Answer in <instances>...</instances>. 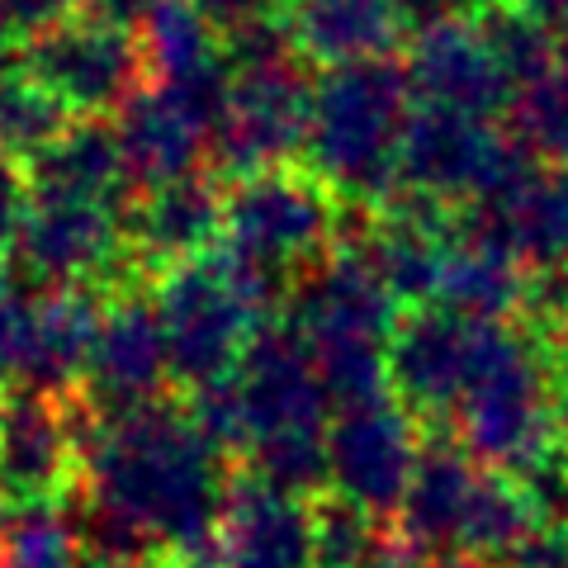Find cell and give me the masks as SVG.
Returning a JSON list of instances; mask_svg holds the SVG:
<instances>
[{
	"label": "cell",
	"mask_w": 568,
	"mask_h": 568,
	"mask_svg": "<svg viewBox=\"0 0 568 568\" xmlns=\"http://www.w3.org/2000/svg\"><path fill=\"white\" fill-rule=\"evenodd\" d=\"M517 14H526L530 24H540L545 33H559L568 29V0H503Z\"/></svg>",
	"instance_id": "obj_37"
},
{
	"label": "cell",
	"mask_w": 568,
	"mask_h": 568,
	"mask_svg": "<svg viewBox=\"0 0 568 568\" xmlns=\"http://www.w3.org/2000/svg\"><path fill=\"white\" fill-rule=\"evenodd\" d=\"M284 14L298 58L323 71L384 62L413 33L398 0H284Z\"/></svg>",
	"instance_id": "obj_22"
},
{
	"label": "cell",
	"mask_w": 568,
	"mask_h": 568,
	"mask_svg": "<svg viewBox=\"0 0 568 568\" xmlns=\"http://www.w3.org/2000/svg\"><path fill=\"white\" fill-rule=\"evenodd\" d=\"M545 346H549V361H555V375H559V388H568V323L555 327L545 336Z\"/></svg>",
	"instance_id": "obj_39"
},
{
	"label": "cell",
	"mask_w": 568,
	"mask_h": 568,
	"mask_svg": "<svg viewBox=\"0 0 568 568\" xmlns=\"http://www.w3.org/2000/svg\"><path fill=\"white\" fill-rule=\"evenodd\" d=\"M407 24H436V20H478V14H488L493 6H503V0H398Z\"/></svg>",
	"instance_id": "obj_35"
},
{
	"label": "cell",
	"mask_w": 568,
	"mask_h": 568,
	"mask_svg": "<svg viewBox=\"0 0 568 568\" xmlns=\"http://www.w3.org/2000/svg\"><path fill=\"white\" fill-rule=\"evenodd\" d=\"M24 77V39L14 33V24L0 14V85Z\"/></svg>",
	"instance_id": "obj_38"
},
{
	"label": "cell",
	"mask_w": 568,
	"mask_h": 568,
	"mask_svg": "<svg viewBox=\"0 0 568 568\" xmlns=\"http://www.w3.org/2000/svg\"><path fill=\"white\" fill-rule=\"evenodd\" d=\"M10 521H14V507H10V497L0 493V549H6V540H10Z\"/></svg>",
	"instance_id": "obj_42"
},
{
	"label": "cell",
	"mask_w": 568,
	"mask_h": 568,
	"mask_svg": "<svg viewBox=\"0 0 568 568\" xmlns=\"http://www.w3.org/2000/svg\"><path fill=\"white\" fill-rule=\"evenodd\" d=\"M152 304L166 332V355H171V379L194 394L204 384L227 379L242 365L246 346L256 342L261 327L275 317L265 313L246 284L233 275V265L213 246L209 256L171 265L152 280Z\"/></svg>",
	"instance_id": "obj_4"
},
{
	"label": "cell",
	"mask_w": 568,
	"mask_h": 568,
	"mask_svg": "<svg viewBox=\"0 0 568 568\" xmlns=\"http://www.w3.org/2000/svg\"><path fill=\"white\" fill-rule=\"evenodd\" d=\"M71 123H77V114L33 77H14L0 85V152L14 162L33 166Z\"/></svg>",
	"instance_id": "obj_26"
},
{
	"label": "cell",
	"mask_w": 568,
	"mask_h": 568,
	"mask_svg": "<svg viewBox=\"0 0 568 568\" xmlns=\"http://www.w3.org/2000/svg\"><path fill=\"white\" fill-rule=\"evenodd\" d=\"M29 209H33L29 166L0 152V256H10V246H14V237H20Z\"/></svg>",
	"instance_id": "obj_31"
},
{
	"label": "cell",
	"mask_w": 568,
	"mask_h": 568,
	"mask_svg": "<svg viewBox=\"0 0 568 568\" xmlns=\"http://www.w3.org/2000/svg\"><path fill=\"white\" fill-rule=\"evenodd\" d=\"M85 568H166L162 559L156 564H114V559H85Z\"/></svg>",
	"instance_id": "obj_44"
},
{
	"label": "cell",
	"mask_w": 568,
	"mask_h": 568,
	"mask_svg": "<svg viewBox=\"0 0 568 568\" xmlns=\"http://www.w3.org/2000/svg\"><path fill=\"white\" fill-rule=\"evenodd\" d=\"M555 67L568 77V29H559V33H555Z\"/></svg>",
	"instance_id": "obj_43"
},
{
	"label": "cell",
	"mask_w": 568,
	"mask_h": 568,
	"mask_svg": "<svg viewBox=\"0 0 568 568\" xmlns=\"http://www.w3.org/2000/svg\"><path fill=\"white\" fill-rule=\"evenodd\" d=\"M388 526L336 493L313 497V568H369Z\"/></svg>",
	"instance_id": "obj_27"
},
{
	"label": "cell",
	"mask_w": 568,
	"mask_h": 568,
	"mask_svg": "<svg viewBox=\"0 0 568 568\" xmlns=\"http://www.w3.org/2000/svg\"><path fill=\"white\" fill-rule=\"evenodd\" d=\"M39 200H91L129 209L133 181L123 166L114 119H77L52 148L29 166Z\"/></svg>",
	"instance_id": "obj_23"
},
{
	"label": "cell",
	"mask_w": 568,
	"mask_h": 568,
	"mask_svg": "<svg viewBox=\"0 0 568 568\" xmlns=\"http://www.w3.org/2000/svg\"><path fill=\"white\" fill-rule=\"evenodd\" d=\"M526 280L530 271L521 265V256L493 227L459 213L455 237L446 246V265H440L436 308H450L459 317H469V323L507 327L521 317Z\"/></svg>",
	"instance_id": "obj_21"
},
{
	"label": "cell",
	"mask_w": 568,
	"mask_h": 568,
	"mask_svg": "<svg viewBox=\"0 0 568 568\" xmlns=\"http://www.w3.org/2000/svg\"><path fill=\"white\" fill-rule=\"evenodd\" d=\"M484 465L459 446L455 432H426L413 488L398 507V536L426 559L465 555V530L474 517V497L484 488Z\"/></svg>",
	"instance_id": "obj_17"
},
{
	"label": "cell",
	"mask_w": 568,
	"mask_h": 568,
	"mask_svg": "<svg viewBox=\"0 0 568 568\" xmlns=\"http://www.w3.org/2000/svg\"><path fill=\"white\" fill-rule=\"evenodd\" d=\"M33 298L39 294L24 290V280L10 271V256H0V384H14Z\"/></svg>",
	"instance_id": "obj_30"
},
{
	"label": "cell",
	"mask_w": 568,
	"mask_h": 568,
	"mask_svg": "<svg viewBox=\"0 0 568 568\" xmlns=\"http://www.w3.org/2000/svg\"><path fill=\"white\" fill-rule=\"evenodd\" d=\"M465 213L493 227L521 256L526 271L568 265V166H536L511 194Z\"/></svg>",
	"instance_id": "obj_24"
},
{
	"label": "cell",
	"mask_w": 568,
	"mask_h": 568,
	"mask_svg": "<svg viewBox=\"0 0 568 568\" xmlns=\"http://www.w3.org/2000/svg\"><path fill=\"white\" fill-rule=\"evenodd\" d=\"M536 166L540 162H530L497 119L417 104L403 138L398 190H413L422 200L465 213L474 204H493L511 194Z\"/></svg>",
	"instance_id": "obj_6"
},
{
	"label": "cell",
	"mask_w": 568,
	"mask_h": 568,
	"mask_svg": "<svg viewBox=\"0 0 568 568\" xmlns=\"http://www.w3.org/2000/svg\"><path fill=\"white\" fill-rule=\"evenodd\" d=\"M342 237V200L308 171H261L227 185L223 246L265 275L294 284Z\"/></svg>",
	"instance_id": "obj_5"
},
{
	"label": "cell",
	"mask_w": 568,
	"mask_h": 568,
	"mask_svg": "<svg viewBox=\"0 0 568 568\" xmlns=\"http://www.w3.org/2000/svg\"><path fill=\"white\" fill-rule=\"evenodd\" d=\"M233 388L246 417V450L275 436L327 432L332 426L327 422L332 407L323 384H317L313 351L290 317H275L271 327L256 332V342L246 346L242 365L233 369Z\"/></svg>",
	"instance_id": "obj_13"
},
{
	"label": "cell",
	"mask_w": 568,
	"mask_h": 568,
	"mask_svg": "<svg viewBox=\"0 0 568 568\" xmlns=\"http://www.w3.org/2000/svg\"><path fill=\"white\" fill-rule=\"evenodd\" d=\"M156 6H162V0H81V14H91L100 24L142 33V24L156 14Z\"/></svg>",
	"instance_id": "obj_36"
},
{
	"label": "cell",
	"mask_w": 568,
	"mask_h": 568,
	"mask_svg": "<svg viewBox=\"0 0 568 568\" xmlns=\"http://www.w3.org/2000/svg\"><path fill=\"white\" fill-rule=\"evenodd\" d=\"M0 14H6V20L14 24V33L29 43V39H39V33H48V29L77 20L81 0H0Z\"/></svg>",
	"instance_id": "obj_32"
},
{
	"label": "cell",
	"mask_w": 568,
	"mask_h": 568,
	"mask_svg": "<svg viewBox=\"0 0 568 568\" xmlns=\"http://www.w3.org/2000/svg\"><path fill=\"white\" fill-rule=\"evenodd\" d=\"M488 323L450 308H413L388 336V394L422 422V432H450L469 379L488 346Z\"/></svg>",
	"instance_id": "obj_9"
},
{
	"label": "cell",
	"mask_w": 568,
	"mask_h": 568,
	"mask_svg": "<svg viewBox=\"0 0 568 568\" xmlns=\"http://www.w3.org/2000/svg\"><path fill=\"white\" fill-rule=\"evenodd\" d=\"M559 394L545 336L530 327L521 332L517 323L493 327L450 432L484 469L521 478L559 446Z\"/></svg>",
	"instance_id": "obj_3"
},
{
	"label": "cell",
	"mask_w": 568,
	"mask_h": 568,
	"mask_svg": "<svg viewBox=\"0 0 568 568\" xmlns=\"http://www.w3.org/2000/svg\"><path fill=\"white\" fill-rule=\"evenodd\" d=\"M497 568H568V526H536Z\"/></svg>",
	"instance_id": "obj_33"
},
{
	"label": "cell",
	"mask_w": 568,
	"mask_h": 568,
	"mask_svg": "<svg viewBox=\"0 0 568 568\" xmlns=\"http://www.w3.org/2000/svg\"><path fill=\"white\" fill-rule=\"evenodd\" d=\"M213 123H219L213 104L148 81V91H138L114 114V133H119L133 194L209 171Z\"/></svg>",
	"instance_id": "obj_15"
},
{
	"label": "cell",
	"mask_w": 568,
	"mask_h": 568,
	"mask_svg": "<svg viewBox=\"0 0 568 568\" xmlns=\"http://www.w3.org/2000/svg\"><path fill=\"white\" fill-rule=\"evenodd\" d=\"M422 446H426L422 422L394 398L336 413L327 426L332 493L355 507H365L369 517H379V521L398 517L403 497L413 488Z\"/></svg>",
	"instance_id": "obj_11"
},
{
	"label": "cell",
	"mask_w": 568,
	"mask_h": 568,
	"mask_svg": "<svg viewBox=\"0 0 568 568\" xmlns=\"http://www.w3.org/2000/svg\"><path fill=\"white\" fill-rule=\"evenodd\" d=\"M422 568H488V564H478V559H465V555H446V559H426Z\"/></svg>",
	"instance_id": "obj_41"
},
{
	"label": "cell",
	"mask_w": 568,
	"mask_h": 568,
	"mask_svg": "<svg viewBox=\"0 0 568 568\" xmlns=\"http://www.w3.org/2000/svg\"><path fill=\"white\" fill-rule=\"evenodd\" d=\"M81 407L29 388L0 394V493L10 507H58L81 493Z\"/></svg>",
	"instance_id": "obj_10"
},
{
	"label": "cell",
	"mask_w": 568,
	"mask_h": 568,
	"mask_svg": "<svg viewBox=\"0 0 568 568\" xmlns=\"http://www.w3.org/2000/svg\"><path fill=\"white\" fill-rule=\"evenodd\" d=\"M219 540L227 568H313V503L233 474Z\"/></svg>",
	"instance_id": "obj_20"
},
{
	"label": "cell",
	"mask_w": 568,
	"mask_h": 568,
	"mask_svg": "<svg viewBox=\"0 0 568 568\" xmlns=\"http://www.w3.org/2000/svg\"><path fill=\"white\" fill-rule=\"evenodd\" d=\"M0 568H85L71 503L20 507L10 521V540L0 549Z\"/></svg>",
	"instance_id": "obj_28"
},
{
	"label": "cell",
	"mask_w": 568,
	"mask_h": 568,
	"mask_svg": "<svg viewBox=\"0 0 568 568\" xmlns=\"http://www.w3.org/2000/svg\"><path fill=\"white\" fill-rule=\"evenodd\" d=\"M77 407L85 497L138 517L166 555L219 530L233 474H227V455L213 450L190 422L185 403L162 398L119 417H100L81 398Z\"/></svg>",
	"instance_id": "obj_1"
},
{
	"label": "cell",
	"mask_w": 568,
	"mask_h": 568,
	"mask_svg": "<svg viewBox=\"0 0 568 568\" xmlns=\"http://www.w3.org/2000/svg\"><path fill=\"white\" fill-rule=\"evenodd\" d=\"M24 77L58 95L77 119H114L138 91H148V58L138 33L77 14L24 43Z\"/></svg>",
	"instance_id": "obj_8"
},
{
	"label": "cell",
	"mask_w": 568,
	"mask_h": 568,
	"mask_svg": "<svg viewBox=\"0 0 568 568\" xmlns=\"http://www.w3.org/2000/svg\"><path fill=\"white\" fill-rule=\"evenodd\" d=\"M171 355L166 332L156 317L152 290H119L104 294V317L95 336V355L81 384V403L100 417L138 413L148 403L171 398Z\"/></svg>",
	"instance_id": "obj_12"
},
{
	"label": "cell",
	"mask_w": 568,
	"mask_h": 568,
	"mask_svg": "<svg viewBox=\"0 0 568 568\" xmlns=\"http://www.w3.org/2000/svg\"><path fill=\"white\" fill-rule=\"evenodd\" d=\"M555 436H559V450L568 455V388L559 394V417H555Z\"/></svg>",
	"instance_id": "obj_40"
},
{
	"label": "cell",
	"mask_w": 568,
	"mask_h": 568,
	"mask_svg": "<svg viewBox=\"0 0 568 568\" xmlns=\"http://www.w3.org/2000/svg\"><path fill=\"white\" fill-rule=\"evenodd\" d=\"M284 317L304 332V342H388L403 308L361 256L336 246L294 280Z\"/></svg>",
	"instance_id": "obj_16"
},
{
	"label": "cell",
	"mask_w": 568,
	"mask_h": 568,
	"mask_svg": "<svg viewBox=\"0 0 568 568\" xmlns=\"http://www.w3.org/2000/svg\"><path fill=\"white\" fill-rule=\"evenodd\" d=\"M413 114V81L394 58L323 71L313 81L304 171L346 209H384L398 194L403 138Z\"/></svg>",
	"instance_id": "obj_2"
},
{
	"label": "cell",
	"mask_w": 568,
	"mask_h": 568,
	"mask_svg": "<svg viewBox=\"0 0 568 568\" xmlns=\"http://www.w3.org/2000/svg\"><path fill=\"white\" fill-rule=\"evenodd\" d=\"M304 67L308 62H290L233 77L227 110L209 138V175L233 185L261 171H284L304 156L313 114V77Z\"/></svg>",
	"instance_id": "obj_7"
},
{
	"label": "cell",
	"mask_w": 568,
	"mask_h": 568,
	"mask_svg": "<svg viewBox=\"0 0 568 568\" xmlns=\"http://www.w3.org/2000/svg\"><path fill=\"white\" fill-rule=\"evenodd\" d=\"M478 29H484L493 58L503 62L511 91H526V85H536L540 77L555 71V33L530 24L511 6H493L488 14H478Z\"/></svg>",
	"instance_id": "obj_29"
},
{
	"label": "cell",
	"mask_w": 568,
	"mask_h": 568,
	"mask_svg": "<svg viewBox=\"0 0 568 568\" xmlns=\"http://www.w3.org/2000/svg\"><path fill=\"white\" fill-rule=\"evenodd\" d=\"M223 209H227V185L209 171L133 194L129 209H123L133 256L152 275L209 256L223 242Z\"/></svg>",
	"instance_id": "obj_18"
},
{
	"label": "cell",
	"mask_w": 568,
	"mask_h": 568,
	"mask_svg": "<svg viewBox=\"0 0 568 568\" xmlns=\"http://www.w3.org/2000/svg\"><path fill=\"white\" fill-rule=\"evenodd\" d=\"M104 298L95 290H52L29 308L20 369L10 388H29L43 398H77L85 384L100 336Z\"/></svg>",
	"instance_id": "obj_19"
},
{
	"label": "cell",
	"mask_w": 568,
	"mask_h": 568,
	"mask_svg": "<svg viewBox=\"0 0 568 568\" xmlns=\"http://www.w3.org/2000/svg\"><path fill=\"white\" fill-rule=\"evenodd\" d=\"M194 10L204 14V20L219 29V33H233V29H242V24H252V20H261V14H275V10H284L280 0H190Z\"/></svg>",
	"instance_id": "obj_34"
},
{
	"label": "cell",
	"mask_w": 568,
	"mask_h": 568,
	"mask_svg": "<svg viewBox=\"0 0 568 568\" xmlns=\"http://www.w3.org/2000/svg\"><path fill=\"white\" fill-rule=\"evenodd\" d=\"M403 71L413 81L417 104H432V110H455V114L503 123L511 95H517L503 62L493 58L478 20L417 24L407 33Z\"/></svg>",
	"instance_id": "obj_14"
},
{
	"label": "cell",
	"mask_w": 568,
	"mask_h": 568,
	"mask_svg": "<svg viewBox=\"0 0 568 568\" xmlns=\"http://www.w3.org/2000/svg\"><path fill=\"white\" fill-rule=\"evenodd\" d=\"M503 129L540 166H568V77L555 67L536 85L511 95Z\"/></svg>",
	"instance_id": "obj_25"
}]
</instances>
